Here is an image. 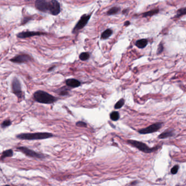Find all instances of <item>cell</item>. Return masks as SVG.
Wrapping results in <instances>:
<instances>
[{"instance_id": "cell-1", "label": "cell", "mask_w": 186, "mask_h": 186, "mask_svg": "<svg viewBox=\"0 0 186 186\" xmlns=\"http://www.w3.org/2000/svg\"><path fill=\"white\" fill-rule=\"evenodd\" d=\"M53 137V135L51 133H23L18 135L16 137L19 139L22 140H42L49 138Z\"/></svg>"}, {"instance_id": "cell-2", "label": "cell", "mask_w": 186, "mask_h": 186, "mask_svg": "<svg viewBox=\"0 0 186 186\" xmlns=\"http://www.w3.org/2000/svg\"><path fill=\"white\" fill-rule=\"evenodd\" d=\"M36 101L43 104H52L56 101V98L52 95L45 91L39 90L33 95Z\"/></svg>"}, {"instance_id": "cell-3", "label": "cell", "mask_w": 186, "mask_h": 186, "mask_svg": "<svg viewBox=\"0 0 186 186\" xmlns=\"http://www.w3.org/2000/svg\"><path fill=\"white\" fill-rule=\"evenodd\" d=\"M128 143L134 147L139 149L141 151L145 152V153H151L153 152L157 149L156 148H148V146L144 144V143L140 142L138 141L133 140H129L127 141Z\"/></svg>"}, {"instance_id": "cell-4", "label": "cell", "mask_w": 186, "mask_h": 186, "mask_svg": "<svg viewBox=\"0 0 186 186\" xmlns=\"http://www.w3.org/2000/svg\"><path fill=\"white\" fill-rule=\"evenodd\" d=\"M91 14L90 15L84 14V15H83L81 17L80 20H79V21L76 24L75 27L74 28V29L73 30V33H74L76 31L83 29L84 27L87 25L89 20L91 18Z\"/></svg>"}, {"instance_id": "cell-5", "label": "cell", "mask_w": 186, "mask_h": 186, "mask_svg": "<svg viewBox=\"0 0 186 186\" xmlns=\"http://www.w3.org/2000/svg\"><path fill=\"white\" fill-rule=\"evenodd\" d=\"M162 125H163V123L162 122H158V123H154L145 128L140 129V130H139V133L142 134H146L155 132L158 131L162 127Z\"/></svg>"}, {"instance_id": "cell-6", "label": "cell", "mask_w": 186, "mask_h": 186, "mask_svg": "<svg viewBox=\"0 0 186 186\" xmlns=\"http://www.w3.org/2000/svg\"><path fill=\"white\" fill-rule=\"evenodd\" d=\"M60 4L57 0H51L49 1V12L53 15H57L60 13Z\"/></svg>"}, {"instance_id": "cell-7", "label": "cell", "mask_w": 186, "mask_h": 186, "mask_svg": "<svg viewBox=\"0 0 186 186\" xmlns=\"http://www.w3.org/2000/svg\"><path fill=\"white\" fill-rule=\"evenodd\" d=\"M12 90L13 92L19 98H21L22 97L23 95L21 91V85L18 79L16 78H14L12 81Z\"/></svg>"}, {"instance_id": "cell-8", "label": "cell", "mask_w": 186, "mask_h": 186, "mask_svg": "<svg viewBox=\"0 0 186 186\" xmlns=\"http://www.w3.org/2000/svg\"><path fill=\"white\" fill-rule=\"evenodd\" d=\"M18 149L24 153L25 155H26V156H29L31 157L38 158V159H43L44 158V156L43 155L34 152L33 150H31L30 149L25 147H20V148H18Z\"/></svg>"}, {"instance_id": "cell-9", "label": "cell", "mask_w": 186, "mask_h": 186, "mask_svg": "<svg viewBox=\"0 0 186 186\" xmlns=\"http://www.w3.org/2000/svg\"><path fill=\"white\" fill-rule=\"evenodd\" d=\"M49 1L46 0H36L35 2V7L42 12L49 11Z\"/></svg>"}, {"instance_id": "cell-10", "label": "cell", "mask_w": 186, "mask_h": 186, "mask_svg": "<svg viewBox=\"0 0 186 186\" xmlns=\"http://www.w3.org/2000/svg\"><path fill=\"white\" fill-rule=\"evenodd\" d=\"M31 57L27 54H20L12 58L10 61L16 63H22L31 61Z\"/></svg>"}, {"instance_id": "cell-11", "label": "cell", "mask_w": 186, "mask_h": 186, "mask_svg": "<svg viewBox=\"0 0 186 186\" xmlns=\"http://www.w3.org/2000/svg\"><path fill=\"white\" fill-rule=\"evenodd\" d=\"M44 33L39 32H33V31H25L20 32L17 34V37L19 38H29L31 37H33L36 36H41Z\"/></svg>"}, {"instance_id": "cell-12", "label": "cell", "mask_w": 186, "mask_h": 186, "mask_svg": "<svg viewBox=\"0 0 186 186\" xmlns=\"http://www.w3.org/2000/svg\"><path fill=\"white\" fill-rule=\"evenodd\" d=\"M66 83L69 87L73 88H78L81 85L80 81L75 79H69L66 81Z\"/></svg>"}, {"instance_id": "cell-13", "label": "cell", "mask_w": 186, "mask_h": 186, "mask_svg": "<svg viewBox=\"0 0 186 186\" xmlns=\"http://www.w3.org/2000/svg\"><path fill=\"white\" fill-rule=\"evenodd\" d=\"M148 44V41L146 39H141L137 41L135 43V45L138 48L143 49L145 48Z\"/></svg>"}, {"instance_id": "cell-14", "label": "cell", "mask_w": 186, "mask_h": 186, "mask_svg": "<svg viewBox=\"0 0 186 186\" xmlns=\"http://www.w3.org/2000/svg\"><path fill=\"white\" fill-rule=\"evenodd\" d=\"M174 134V131L173 130H166L163 133H162L160 136H159V138L160 139H165V138H169V137H172Z\"/></svg>"}, {"instance_id": "cell-15", "label": "cell", "mask_w": 186, "mask_h": 186, "mask_svg": "<svg viewBox=\"0 0 186 186\" xmlns=\"http://www.w3.org/2000/svg\"><path fill=\"white\" fill-rule=\"evenodd\" d=\"M159 12V9H154L151 11H147L144 13L143 14V17H148V16H152L153 15H156L157 14H158Z\"/></svg>"}, {"instance_id": "cell-16", "label": "cell", "mask_w": 186, "mask_h": 186, "mask_svg": "<svg viewBox=\"0 0 186 186\" xmlns=\"http://www.w3.org/2000/svg\"><path fill=\"white\" fill-rule=\"evenodd\" d=\"M113 34V31L111 29H106V30L104 31L101 35V38L103 39H105L109 38Z\"/></svg>"}, {"instance_id": "cell-17", "label": "cell", "mask_w": 186, "mask_h": 186, "mask_svg": "<svg viewBox=\"0 0 186 186\" xmlns=\"http://www.w3.org/2000/svg\"><path fill=\"white\" fill-rule=\"evenodd\" d=\"M13 151L11 150H6V151H4L2 153L1 159V160H3L5 158L11 157L13 156Z\"/></svg>"}, {"instance_id": "cell-18", "label": "cell", "mask_w": 186, "mask_h": 186, "mask_svg": "<svg viewBox=\"0 0 186 186\" xmlns=\"http://www.w3.org/2000/svg\"><path fill=\"white\" fill-rule=\"evenodd\" d=\"M120 11V8L118 7H114L110 8L107 12V14L109 15H114V14H117Z\"/></svg>"}, {"instance_id": "cell-19", "label": "cell", "mask_w": 186, "mask_h": 186, "mask_svg": "<svg viewBox=\"0 0 186 186\" xmlns=\"http://www.w3.org/2000/svg\"><path fill=\"white\" fill-rule=\"evenodd\" d=\"M90 57V53L88 52H84L80 54L79 55V58L81 61H86L89 59Z\"/></svg>"}, {"instance_id": "cell-20", "label": "cell", "mask_w": 186, "mask_h": 186, "mask_svg": "<svg viewBox=\"0 0 186 186\" xmlns=\"http://www.w3.org/2000/svg\"><path fill=\"white\" fill-rule=\"evenodd\" d=\"M110 118L113 121H117L120 118V114L118 111H113L110 115Z\"/></svg>"}, {"instance_id": "cell-21", "label": "cell", "mask_w": 186, "mask_h": 186, "mask_svg": "<svg viewBox=\"0 0 186 186\" xmlns=\"http://www.w3.org/2000/svg\"><path fill=\"white\" fill-rule=\"evenodd\" d=\"M186 14V7L181 8H180L179 10L177 11V15L175 16V18H179L183 15Z\"/></svg>"}, {"instance_id": "cell-22", "label": "cell", "mask_w": 186, "mask_h": 186, "mask_svg": "<svg viewBox=\"0 0 186 186\" xmlns=\"http://www.w3.org/2000/svg\"><path fill=\"white\" fill-rule=\"evenodd\" d=\"M124 103H125V100H124L123 99H120L119 101H118V102L116 103V104L115 105V108L116 109H120L122 106L124 105Z\"/></svg>"}, {"instance_id": "cell-23", "label": "cell", "mask_w": 186, "mask_h": 186, "mask_svg": "<svg viewBox=\"0 0 186 186\" xmlns=\"http://www.w3.org/2000/svg\"><path fill=\"white\" fill-rule=\"evenodd\" d=\"M11 121L10 120H6V121L3 122V123L1 125V127L2 128H6V127L11 125Z\"/></svg>"}, {"instance_id": "cell-24", "label": "cell", "mask_w": 186, "mask_h": 186, "mask_svg": "<svg viewBox=\"0 0 186 186\" xmlns=\"http://www.w3.org/2000/svg\"><path fill=\"white\" fill-rule=\"evenodd\" d=\"M179 166L177 165H176L174 167H172L171 169V174H176L179 170Z\"/></svg>"}, {"instance_id": "cell-25", "label": "cell", "mask_w": 186, "mask_h": 186, "mask_svg": "<svg viewBox=\"0 0 186 186\" xmlns=\"http://www.w3.org/2000/svg\"><path fill=\"white\" fill-rule=\"evenodd\" d=\"M76 125L77 126L81 127H86V125H87L86 123L83 121L78 122H76Z\"/></svg>"}, {"instance_id": "cell-26", "label": "cell", "mask_w": 186, "mask_h": 186, "mask_svg": "<svg viewBox=\"0 0 186 186\" xmlns=\"http://www.w3.org/2000/svg\"><path fill=\"white\" fill-rule=\"evenodd\" d=\"M164 50L163 45L160 43L159 46H158V50H157V53H161L163 52Z\"/></svg>"}, {"instance_id": "cell-27", "label": "cell", "mask_w": 186, "mask_h": 186, "mask_svg": "<svg viewBox=\"0 0 186 186\" xmlns=\"http://www.w3.org/2000/svg\"><path fill=\"white\" fill-rule=\"evenodd\" d=\"M31 18L30 17H26V18H24V19H23V21H22V22H21V24L24 25V24H26V23H27L29 20H30Z\"/></svg>"}, {"instance_id": "cell-28", "label": "cell", "mask_w": 186, "mask_h": 186, "mask_svg": "<svg viewBox=\"0 0 186 186\" xmlns=\"http://www.w3.org/2000/svg\"><path fill=\"white\" fill-rule=\"evenodd\" d=\"M60 95H68V91L66 90H62L60 93Z\"/></svg>"}, {"instance_id": "cell-29", "label": "cell", "mask_w": 186, "mask_h": 186, "mask_svg": "<svg viewBox=\"0 0 186 186\" xmlns=\"http://www.w3.org/2000/svg\"><path fill=\"white\" fill-rule=\"evenodd\" d=\"M130 24V23L129 22V21H127L125 23V26H129Z\"/></svg>"}, {"instance_id": "cell-30", "label": "cell", "mask_w": 186, "mask_h": 186, "mask_svg": "<svg viewBox=\"0 0 186 186\" xmlns=\"http://www.w3.org/2000/svg\"><path fill=\"white\" fill-rule=\"evenodd\" d=\"M54 68H55V67H51V68H50L48 71H51V70H53Z\"/></svg>"}, {"instance_id": "cell-31", "label": "cell", "mask_w": 186, "mask_h": 186, "mask_svg": "<svg viewBox=\"0 0 186 186\" xmlns=\"http://www.w3.org/2000/svg\"><path fill=\"white\" fill-rule=\"evenodd\" d=\"M128 11V10H125V11H123V13H125L127 11Z\"/></svg>"}]
</instances>
